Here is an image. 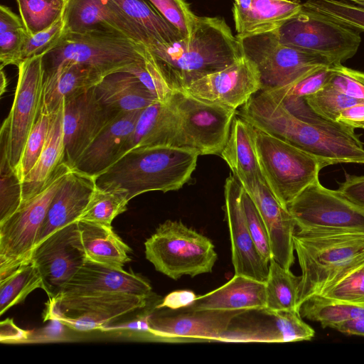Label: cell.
Listing matches in <instances>:
<instances>
[{
  "label": "cell",
  "mask_w": 364,
  "mask_h": 364,
  "mask_svg": "<svg viewBox=\"0 0 364 364\" xmlns=\"http://www.w3.org/2000/svg\"><path fill=\"white\" fill-rule=\"evenodd\" d=\"M245 310L207 309L194 311H168L151 313V333L159 341L198 343L217 341L231 321Z\"/></svg>",
  "instance_id": "obj_18"
},
{
  "label": "cell",
  "mask_w": 364,
  "mask_h": 364,
  "mask_svg": "<svg viewBox=\"0 0 364 364\" xmlns=\"http://www.w3.org/2000/svg\"><path fill=\"white\" fill-rule=\"evenodd\" d=\"M28 34L25 27L0 31L1 69L9 65L20 64L21 51Z\"/></svg>",
  "instance_id": "obj_50"
},
{
  "label": "cell",
  "mask_w": 364,
  "mask_h": 364,
  "mask_svg": "<svg viewBox=\"0 0 364 364\" xmlns=\"http://www.w3.org/2000/svg\"><path fill=\"white\" fill-rule=\"evenodd\" d=\"M63 15L49 28L33 35L28 34L20 54V63L53 49L65 33Z\"/></svg>",
  "instance_id": "obj_47"
},
{
  "label": "cell",
  "mask_w": 364,
  "mask_h": 364,
  "mask_svg": "<svg viewBox=\"0 0 364 364\" xmlns=\"http://www.w3.org/2000/svg\"><path fill=\"white\" fill-rule=\"evenodd\" d=\"M50 323L36 331H31L21 343H48L68 340V330L70 329L62 322L51 319Z\"/></svg>",
  "instance_id": "obj_51"
},
{
  "label": "cell",
  "mask_w": 364,
  "mask_h": 364,
  "mask_svg": "<svg viewBox=\"0 0 364 364\" xmlns=\"http://www.w3.org/2000/svg\"><path fill=\"white\" fill-rule=\"evenodd\" d=\"M337 122L353 129H364V102L356 104L344 109Z\"/></svg>",
  "instance_id": "obj_55"
},
{
  "label": "cell",
  "mask_w": 364,
  "mask_h": 364,
  "mask_svg": "<svg viewBox=\"0 0 364 364\" xmlns=\"http://www.w3.org/2000/svg\"><path fill=\"white\" fill-rule=\"evenodd\" d=\"M176 115L171 103L169 100H156L141 110L134 131L121 149L118 159L134 149L176 146Z\"/></svg>",
  "instance_id": "obj_26"
},
{
  "label": "cell",
  "mask_w": 364,
  "mask_h": 364,
  "mask_svg": "<svg viewBox=\"0 0 364 364\" xmlns=\"http://www.w3.org/2000/svg\"><path fill=\"white\" fill-rule=\"evenodd\" d=\"M260 90L256 65L242 55L227 68L196 80L183 91L203 101L237 110Z\"/></svg>",
  "instance_id": "obj_19"
},
{
  "label": "cell",
  "mask_w": 364,
  "mask_h": 364,
  "mask_svg": "<svg viewBox=\"0 0 364 364\" xmlns=\"http://www.w3.org/2000/svg\"><path fill=\"white\" fill-rule=\"evenodd\" d=\"M92 293H122L149 297L151 287L138 274L87 259L60 294Z\"/></svg>",
  "instance_id": "obj_22"
},
{
  "label": "cell",
  "mask_w": 364,
  "mask_h": 364,
  "mask_svg": "<svg viewBox=\"0 0 364 364\" xmlns=\"http://www.w3.org/2000/svg\"><path fill=\"white\" fill-rule=\"evenodd\" d=\"M95 188V178L72 168L50 203L36 245L55 230L77 221Z\"/></svg>",
  "instance_id": "obj_23"
},
{
  "label": "cell",
  "mask_w": 364,
  "mask_h": 364,
  "mask_svg": "<svg viewBox=\"0 0 364 364\" xmlns=\"http://www.w3.org/2000/svg\"><path fill=\"white\" fill-rule=\"evenodd\" d=\"M331 67H318L290 85L265 91L277 100L304 99L328 83L331 75Z\"/></svg>",
  "instance_id": "obj_45"
},
{
  "label": "cell",
  "mask_w": 364,
  "mask_h": 364,
  "mask_svg": "<svg viewBox=\"0 0 364 364\" xmlns=\"http://www.w3.org/2000/svg\"><path fill=\"white\" fill-rule=\"evenodd\" d=\"M237 38L242 55L258 70L260 90L287 86L318 67L336 65L326 56L282 44L274 30Z\"/></svg>",
  "instance_id": "obj_9"
},
{
  "label": "cell",
  "mask_w": 364,
  "mask_h": 364,
  "mask_svg": "<svg viewBox=\"0 0 364 364\" xmlns=\"http://www.w3.org/2000/svg\"><path fill=\"white\" fill-rule=\"evenodd\" d=\"M265 283L266 307L272 311H299V294L301 276L294 275L289 269L272 259Z\"/></svg>",
  "instance_id": "obj_36"
},
{
  "label": "cell",
  "mask_w": 364,
  "mask_h": 364,
  "mask_svg": "<svg viewBox=\"0 0 364 364\" xmlns=\"http://www.w3.org/2000/svg\"><path fill=\"white\" fill-rule=\"evenodd\" d=\"M71 169L61 163L38 194L0 223V279L31 259L50 203Z\"/></svg>",
  "instance_id": "obj_8"
},
{
  "label": "cell",
  "mask_w": 364,
  "mask_h": 364,
  "mask_svg": "<svg viewBox=\"0 0 364 364\" xmlns=\"http://www.w3.org/2000/svg\"><path fill=\"white\" fill-rule=\"evenodd\" d=\"M315 296L351 304H364V261Z\"/></svg>",
  "instance_id": "obj_43"
},
{
  "label": "cell",
  "mask_w": 364,
  "mask_h": 364,
  "mask_svg": "<svg viewBox=\"0 0 364 364\" xmlns=\"http://www.w3.org/2000/svg\"><path fill=\"white\" fill-rule=\"evenodd\" d=\"M129 201L127 194L122 191L95 186L79 220L112 226L113 220L126 211Z\"/></svg>",
  "instance_id": "obj_39"
},
{
  "label": "cell",
  "mask_w": 364,
  "mask_h": 364,
  "mask_svg": "<svg viewBox=\"0 0 364 364\" xmlns=\"http://www.w3.org/2000/svg\"><path fill=\"white\" fill-rule=\"evenodd\" d=\"M105 76L94 67L69 62L43 77V94L41 108L51 114L68 99L95 87Z\"/></svg>",
  "instance_id": "obj_28"
},
{
  "label": "cell",
  "mask_w": 364,
  "mask_h": 364,
  "mask_svg": "<svg viewBox=\"0 0 364 364\" xmlns=\"http://www.w3.org/2000/svg\"><path fill=\"white\" fill-rule=\"evenodd\" d=\"M87 259L118 269L131 261L132 249L114 232L112 226L77 221Z\"/></svg>",
  "instance_id": "obj_32"
},
{
  "label": "cell",
  "mask_w": 364,
  "mask_h": 364,
  "mask_svg": "<svg viewBox=\"0 0 364 364\" xmlns=\"http://www.w3.org/2000/svg\"><path fill=\"white\" fill-rule=\"evenodd\" d=\"M314 330L297 311L245 310L234 317L217 342L286 343L310 341Z\"/></svg>",
  "instance_id": "obj_15"
},
{
  "label": "cell",
  "mask_w": 364,
  "mask_h": 364,
  "mask_svg": "<svg viewBox=\"0 0 364 364\" xmlns=\"http://www.w3.org/2000/svg\"><path fill=\"white\" fill-rule=\"evenodd\" d=\"M63 104L64 101L51 113L49 132L43 151L36 164L21 181L22 203L38 194L57 167L64 161Z\"/></svg>",
  "instance_id": "obj_31"
},
{
  "label": "cell",
  "mask_w": 364,
  "mask_h": 364,
  "mask_svg": "<svg viewBox=\"0 0 364 364\" xmlns=\"http://www.w3.org/2000/svg\"><path fill=\"white\" fill-rule=\"evenodd\" d=\"M144 246L156 270L174 280L210 273L218 259L212 241L180 220L160 224Z\"/></svg>",
  "instance_id": "obj_6"
},
{
  "label": "cell",
  "mask_w": 364,
  "mask_h": 364,
  "mask_svg": "<svg viewBox=\"0 0 364 364\" xmlns=\"http://www.w3.org/2000/svg\"><path fill=\"white\" fill-rule=\"evenodd\" d=\"M51 114L41 108L38 118L25 143L19 164L16 169L21 181L37 162L46 142Z\"/></svg>",
  "instance_id": "obj_44"
},
{
  "label": "cell",
  "mask_w": 364,
  "mask_h": 364,
  "mask_svg": "<svg viewBox=\"0 0 364 364\" xmlns=\"http://www.w3.org/2000/svg\"><path fill=\"white\" fill-rule=\"evenodd\" d=\"M151 314H146L139 316L137 318L115 325H106L100 330L102 331H134L143 333L144 336L151 341H159L158 338L151 333L149 318Z\"/></svg>",
  "instance_id": "obj_53"
},
{
  "label": "cell",
  "mask_w": 364,
  "mask_h": 364,
  "mask_svg": "<svg viewBox=\"0 0 364 364\" xmlns=\"http://www.w3.org/2000/svg\"><path fill=\"white\" fill-rule=\"evenodd\" d=\"M120 114L99 100L95 87L64 100V161L73 168L89 145Z\"/></svg>",
  "instance_id": "obj_17"
},
{
  "label": "cell",
  "mask_w": 364,
  "mask_h": 364,
  "mask_svg": "<svg viewBox=\"0 0 364 364\" xmlns=\"http://www.w3.org/2000/svg\"><path fill=\"white\" fill-rule=\"evenodd\" d=\"M237 115L255 128L279 138L320 160L326 166L364 164V144L355 129L326 120L313 112L305 119L285 109L265 90H260Z\"/></svg>",
  "instance_id": "obj_1"
},
{
  "label": "cell",
  "mask_w": 364,
  "mask_h": 364,
  "mask_svg": "<svg viewBox=\"0 0 364 364\" xmlns=\"http://www.w3.org/2000/svg\"><path fill=\"white\" fill-rule=\"evenodd\" d=\"M266 307L265 283L235 274L227 283L205 294L197 296L182 311L207 309L250 310Z\"/></svg>",
  "instance_id": "obj_27"
},
{
  "label": "cell",
  "mask_w": 364,
  "mask_h": 364,
  "mask_svg": "<svg viewBox=\"0 0 364 364\" xmlns=\"http://www.w3.org/2000/svg\"><path fill=\"white\" fill-rule=\"evenodd\" d=\"M109 1L151 38L155 43L154 48L184 39L148 0Z\"/></svg>",
  "instance_id": "obj_33"
},
{
  "label": "cell",
  "mask_w": 364,
  "mask_h": 364,
  "mask_svg": "<svg viewBox=\"0 0 364 364\" xmlns=\"http://www.w3.org/2000/svg\"><path fill=\"white\" fill-rule=\"evenodd\" d=\"M274 31L282 44L326 56L335 64L354 56L361 42L358 31L303 6Z\"/></svg>",
  "instance_id": "obj_11"
},
{
  "label": "cell",
  "mask_w": 364,
  "mask_h": 364,
  "mask_svg": "<svg viewBox=\"0 0 364 364\" xmlns=\"http://www.w3.org/2000/svg\"><path fill=\"white\" fill-rule=\"evenodd\" d=\"M327 84L352 97L364 101V72L342 64L331 67V75Z\"/></svg>",
  "instance_id": "obj_49"
},
{
  "label": "cell",
  "mask_w": 364,
  "mask_h": 364,
  "mask_svg": "<svg viewBox=\"0 0 364 364\" xmlns=\"http://www.w3.org/2000/svg\"><path fill=\"white\" fill-rule=\"evenodd\" d=\"M257 159L266 184L285 208L318 178L326 166L317 158L255 128Z\"/></svg>",
  "instance_id": "obj_7"
},
{
  "label": "cell",
  "mask_w": 364,
  "mask_h": 364,
  "mask_svg": "<svg viewBox=\"0 0 364 364\" xmlns=\"http://www.w3.org/2000/svg\"><path fill=\"white\" fill-rule=\"evenodd\" d=\"M301 270L299 308L364 261V231L299 229L293 236Z\"/></svg>",
  "instance_id": "obj_4"
},
{
  "label": "cell",
  "mask_w": 364,
  "mask_h": 364,
  "mask_svg": "<svg viewBox=\"0 0 364 364\" xmlns=\"http://www.w3.org/2000/svg\"><path fill=\"white\" fill-rule=\"evenodd\" d=\"M242 204L252 238L260 255L269 263L272 259V254L266 225L255 203L244 188L242 193Z\"/></svg>",
  "instance_id": "obj_48"
},
{
  "label": "cell",
  "mask_w": 364,
  "mask_h": 364,
  "mask_svg": "<svg viewBox=\"0 0 364 364\" xmlns=\"http://www.w3.org/2000/svg\"><path fill=\"white\" fill-rule=\"evenodd\" d=\"M63 19L65 33L117 32L102 0H67Z\"/></svg>",
  "instance_id": "obj_35"
},
{
  "label": "cell",
  "mask_w": 364,
  "mask_h": 364,
  "mask_svg": "<svg viewBox=\"0 0 364 364\" xmlns=\"http://www.w3.org/2000/svg\"><path fill=\"white\" fill-rule=\"evenodd\" d=\"M302 8L297 0H234L232 8L237 36L277 29Z\"/></svg>",
  "instance_id": "obj_25"
},
{
  "label": "cell",
  "mask_w": 364,
  "mask_h": 364,
  "mask_svg": "<svg viewBox=\"0 0 364 364\" xmlns=\"http://www.w3.org/2000/svg\"><path fill=\"white\" fill-rule=\"evenodd\" d=\"M149 297L122 293L63 294L49 298L43 321L58 320L71 330L89 331L144 308Z\"/></svg>",
  "instance_id": "obj_12"
},
{
  "label": "cell",
  "mask_w": 364,
  "mask_h": 364,
  "mask_svg": "<svg viewBox=\"0 0 364 364\" xmlns=\"http://www.w3.org/2000/svg\"><path fill=\"white\" fill-rule=\"evenodd\" d=\"M197 296L191 290H176L166 295L156 309H168L176 311L191 305Z\"/></svg>",
  "instance_id": "obj_54"
},
{
  "label": "cell",
  "mask_w": 364,
  "mask_h": 364,
  "mask_svg": "<svg viewBox=\"0 0 364 364\" xmlns=\"http://www.w3.org/2000/svg\"><path fill=\"white\" fill-rule=\"evenodd\" d=\"M333 329L348 335L364 336V318L344 322Z\"/></svg>",
  "instance_id": "obj_57"
},
{
  "label": "cell",
  "mask_w": 364,
  "mask_h": 364,
  "mask_svg": "<svg viewBox=\"0 0 364 364\" xmlns=\"http://www.w3.org/2000/svg\"><path fill=\"white\" fill-rule=\"evenodd\" d=\"M299 229L364 231V209L317 178L287 206Z\"/></svg>",
  "instance_id": "obj_13"
},
{
  "label": "cell",
  "mask_w": 364,
  "mask_h": 364,
  "mask_svg": "<svg viewBox=\"0 0 364 364\" xmlns=\"http://www.w3.org/2000/svg\"><path fill=\"white\" fill-rule=\"evenodd\" d=\"M236 115L232 119L228 139L220 155L242 186H246L257 179L265 182L256 151L255 127Z\"/></svg>",
  "instance_id": "obj_29"
},
{
  "label": "cell",
  "mask_w": 364,
  "mask_h": 364,
  "mask_svg": "<svg viewBox=\"0 0 364 364\" xmlns=\"http://www.w3.org/2000/svg\"><path fill=\"white\" fill-rule=\"evenodd\" d=\"M141 110L122 113L114 118L85 150L73 169L93 178L108 169L117 161Z\"/></svg>",
  "instance_id": "obj_24"
},
{
  "label": "cell",
  "mask_w": 364,
  "mask_h": 364,
  "mask_svg": "<svg viewBox=\"0 0 364 364\" xmlns=\"http://www.w3.org/2000/svg\"><path fill=\"white\" fill-rule=\"evenodd\" d=\"M42 289L38 268L30 259L0 279V315L22 302L33 290Z\"/></svg>",
  "instance_id": "obj_38"
},
{
  "label": "cell",
  "mask_w": 364,
  "mask_h": 364,
  "mask_svg": "<svg viewBox=\"0 0 364 364\" xmlns=\"http://www.w3.org/2000/svg\"><path fill=\"white\" fill-rule=\"evenodd\" d=\"M86 259L77 221L51 233L35 246L31 255L49 298L62 292Z\"/></svg>",
  "instance_id": "obj_14"
},
{
  "label": "cell",
  "mask_w": 364,
  "mask_h": 364,
  "mask_svg": "<svg viewBox=\"0 0 364 364\" xmlns=\"http://www.w3.org/2000/svg\"><path fill=\"white\" fill-rule=\"evenodd\" d=\"M198 156L173 146L131 150L95 177V186L122 191L129 200L146 192L176 191L191 178Z\"/></svg>",
  "instance_id": "obj_3"
},
{
  "label": "cell",
  "mask_w": 364,
  "mask_h": 364,
  "mask_svg": "<svg viewBox=\"0 0 364 364\" xmlns=\"http://www.w3.org/2000/svg\"><path fill=\"white\" fill-rule=\"evenodd\" d=\"M177 121L176 146L198 155L220 154L230 134L237 110L199 100L183 90L169 99Z\"/></svg>",
  "instance_id": "obj_10"
},
{
  "label": "cell",
  "mask_w": 364,
  "mask_h": 364,
  "mask_svg": "<svg viewBox=\"0 0 364 364\" xmlns=\"http://www.w3.org/2000/svg\"><path fill=\"white\" fill-rule=\"evenodd\" d=\"M243 186L232 174L225 180V210L235 274L265 282L269 262L259 252L250 233L242 204Z\"/></svg>",
  "instance_id": "obj_20"
},
{
  "label": "cell",
  "mask_w": 364,
  "mask_h": 364,
  "mask_svg": "<svg viewBox=\"0 0 364 364\" xmlns=\"http://www.w3.org/2000/svg\"><path fill=\"white\" fill-rule=\"evenodd\" d=\"M149 53L145 46L117 32L65 33L55 46L43 55V77L69 62L91 65L104 76L129 71L145 61Z\"/></svg>",
  "instance_id": "obj_5"
},
{
  "label": "cell",
  "mask_w": 364,
  "mask_h": 364,
  "mask_svg": "<svg viewBox=\"0 0 364 364\" xmlns=\"http://www.w3.org/2000/svg\"><path fill=\"white\" fill-rule=\"evenodd\" d=\"M9 121V153L16 169L27 137L39 114L43 94V55L21 62Z\"/></svg>",
  "instance_id": "obj_16"
},
{
  "label": "cell",
  "mask_w": 364,
  "mask_h": 364,
  "mask_svg": "<svg viewBox=\"0 0 364 364\" xmlns=\"http://www.w3.org/2000/svg\"><path fill=\"white\" fill-rule=\"evenodd\" d=\"M159 14L184 39H189L195 30L198 16H196L185 0H148Z\"/></svg>",
  "instance_id": "obj_46"
},
{
  "label": "cell",
  "mask_w": 364,
  "mask_h": 364,
  "mask_svg": "<svg viewBox=\"0 0 364 364\" xmlns=\"http://www.w3.org/2000/svg\"><path fill=\"white\" fill-rule=\"evenodd\" d=\"M7 79L2 69H1V83H0V95H2L4 92L6 90L7 87Z\"/></svg>",
  "instance_id": "obj_58"
},
{
  "label": "cell",
  "mask_w": 364,
  "mask_h": 364,
  "mask_svg": "<svg viewBox=\"0 0 364 364\" xmlns=\"http://www.w3.org/2000/svg\"><path fill=\"white\" fill-rule=\"evenodd\" d=\"M20 17L27 33L43 31L63 15L67 0H16Z\"/></svg>",
  "instance_id": "obj_40"
},
{
  "label": "cell",
  "mask_w": 364,
  "mask_h": 364,
  "mask_svg": "<svg viewBox=\"0 0 364 364\" xmlns=\"http://www.w3.org/2000/svg\"><path fill=\"white\" fill-rule=\"evenodd\" d=\"M302 6L333 22L364 31V8L341 0H307Z\"/></svg>",
  "instance_id": "obj_41"
},
{
  "label": "cell",
  "mask_w": 364,
  "mask_h": 364,
  "mask_svg": "<svg viewBox=\"0 0 364 364\" xmlns=\"http://www.w3.org/2000/svg\"><path fill=\"white\" fill-rule=\"evenodd\" d=\"M302 318L319 322L323 328H334L346 321L364 318V304H351L312 296L301 304Z\"/></svg>",
  "instance_id": "obj_37"
},
{
  "label": "cell",
  "mask_w": 364,
  "mask_h": 364,
  "mask_svg": "<svg viewBox=\"0 0 364 364\" xmlns=\"http://www.w3.org/2000/svg\"><path fill=\"white\" fill-rule=\"evenodd\" d=\"M99 100L119 113L144 109L158 100L132 73L118 71L105 75L95 87Z\"/></svg>",
  "instance_id": "obj_30"
},
{
  "label": "cell",
  "mask_w": 364,
  "mask_h": 364,
  "mask_svg": "<svg viewBox=\"0 0 364 364\" xmlns=\"http://www.w3.org/2000/svg\"><path fill=\"white\" fill-rule=\"evenodd\" d=\"M9 130L6 117L0 131V223L13 215L22 203L21 181L10 160Z\"/></svg>",
  "instance_id": "obj_34"
},
{
  "label": "cell",
  "mask_w": 364,
  "mask_h": 364,
  "mask_svg": "<svg viewBox=\"0 0 364 364\" xmlns=\"http://www.w3.org/2000/svg\"><path fill=\"white\" fill-rule=\"evenodd\" d=\"M163 77L175 90L230 65L243 55L225 21L199 17L192 36L150 50Z\"/></svg>",
  "instance_id": "obj_2"
},
{
  "label": "cell",
  "mask_w": 364,
  "mask_h": 364,
  "mask_svg": "<svg viewBox=\"0 0 364 364\" xmlns=\"http://www.w3.org/2000/svg\"><path fill=\"white\" fill-rule=\"evenodd\" d=\"M243 188L252 199L266 225L272 259L290 269L294 262L293 236L296 227L292 215L264 181L257 179Z\"/></svg>",
  "instance_id": "obj_21"
},
{
  "label": "cell",
  "mask_w": 364,
  "mask_h": 364,
  "mask_svg": "<svg viewBox=\"0 0 364 364\" xmlns=\"http://www.w3.org/2000/svg\"><path fill=\"white\" fill-rule=\"evenodd\" d=\"M345 181L339 183L337 191L345 198L364 209V175L346 173Z\"/></svg>",
  "instance_id": "obj_52"
},
{
  "label": "cell",
  "mask_w": 364,
  "mask_h": 364,
  "mask_svg": "<svg viewBox=\"0 0 364 364\" xmlns=\"http://www.w3.org/2000/svg\"><path fill=\"white\" fill-rule=\"evenodd\" d=\"M31 331H25L14 324L12 319L1 322V342L21 343Z\"/></svg>",
  "instance_id": "obj_56"
},
{
  "label": "cell",
  "mask_w": 364,
  "mask_h": 364,
  "mask_svg": "<svg viewBox=\"0 0 364 364\" xmlns=\"http://www.w3.org/2000/svg\"><path fill=\"white\" fill-rule=\"evenodd\" d=\"M311 109L320 117L337 122L346 109L364 101L352 97L336 90L329 84L304 98Z\"/></svg>",
  "instance_id": "obj_42"
}]
</instances>
